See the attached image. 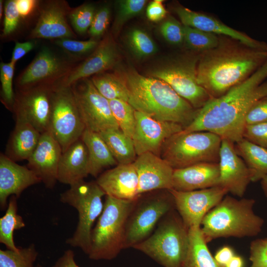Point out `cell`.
<instances>
[{"mask_svg":"<svg viewBox=\"0 0 267 267\" xmlns=\"http://www.w3.org/2000/svg\"><path fill=\"white\" fill-rule=\"evenodd\" d=\"M267 61L252 76L198 110L184 133L209 132L234 143L241 140L246 115L259 99L267 95Z\"/></svg>","mask_w":267,"mask_h":267,"instance_id":"1","label":"cell"},{"mask_svg":"<svg viewBox=\"0 0 267 267\" xmlns=\"http://www.w3.org/2000/svg\"><path fill=\"white\" fill-rule=\"evenodd\" d=\"M214 48L202 52L197 68L198 84L212 98L219 97L245 81L267 61V51L219 35Z\"/></svg>","mask_w":267,"mask_h":267,"instance_id":"2","label":"cell"},{"mask_svg":"<svg viewBox=\"0 0 267 267\" xmlns=\"http://www.w3.org/2000/svg\"><path fill=\"white\" fill-rule=\"evenodd\" d=\"M123 79L129 92L128 102L135 110L159 121L179 124L184 128L196 117L199 109L164 81L144 76L133 69L125 72Z\"/></svg>","mask_w":267,"mask_h":267,"instance_id":"3","label":"cell"},{"mask_svg":"<svg viewBox=\"0 0 267 267\" xmlns=\"http://www.w3.org/2000/svg\"><path fill=\"white\" fill-rule=\"evenodd\" d=\"M255 203L253 199L225 196L202 221L200 227L207 243L218 238L258 235L264 220L255 214Z\"/></svg>","mask_w":267,"mask_h":267,"instance_id":"4","label":"cell"},{"mask_svg":"<svg viewBox=\"0 0 267 267\" xmlns=\"http://www.w3.org/2000/svg\"><path fill=\"white\" fill-rule=\"evenodd\" d=\"M188 230L175 208L162 218L148 237L133 248L163 267H184L189 246Z\"/></svg>","mask_w":267,"mask_h":267,"instance_id":"5","label":"cell"},{"mask_svg":"<svg viewBox=\"0 0 267 267\" xmlns=\"http://www.w3.org/2000/svg\"><path fill=\"white\" fill-rule=\"evenodd\" d=\"M136 200L105 196L102 212L91 231L90 259L110 260L125 249L127 222Z\"/></svg>","mask_w":267,"mask_h":267,"instance_id":"6","label":"cell"},{"mask_svg":"<svg viewBox=\"0 0 267 267\" xmlns=\"http://www.w3.org/2000/svg\"><path fill=\"white\" fill-rule=\"evenodd\" d=\"M104 192L96 181L81 180L60 194L61 202L74 208L78 213V222L73 235L66 242L81 249L88 255L90 247L91 234L94 222L102 212Z\"/></svg>","mask_w":267,"mask_h":267,"instance_id":"7","label":"cell"},{"mask_svg":"<svg viewBox=\"0 0 267 267\" xmlns=\"http://www.w3.org/2000/svg\"><path fill=\"white\" fill-rule=\"evenodd\" d=\"M222 138L209 132H180L168 139L160 157L175 169L204 162L219 163Z\"/></svg>","mask_w":267,"mask_h":267,"instance_id":"8","label":"cell"},{"mask_svg":"<svg viewBox=\"0 0 267 267\" xmlns=\"http://www.w3.org/2000/svg\"><path fill=\"white\" fill-rule=\"evenodd\" d=\"M175 208L169 190H158L141 194L128 217L125 249L133 248L148 237L162 218Z\"/></svg>","mask_w":267,"mask_h":267,"instance_id":"9","label":"cell"},{"mask_svg":"<svg viewBox=\"0 0 267 267\" xmlns=\"http://www.w3.org/2000/svg\"><path fill=\"white\" fill-rule=\"evenodd\" d=\"M200 53L193 51L180 55L150 73L151 77L168 84L196 109L201 108L212 98L197 82V68Z\"/></svg>","mask_w":267,"mask_h":267,"instance_id":"10","label":"cell"},{"mask_svg":"<svg viewBox=\"0 0 267 267\" xmlns=\"http://www.w3.org/2000/svg\"><path fill=\"white\" fill-rule=\"evenodd\" d=\"M85 130L72 87L56 85L48 132L60 144L63 152L81 138Z\"/></svg>","mask_w":267,"mask_h":267,"instance_id":"11","label":"cell"},{"mask_svg":"<svg viewBox=\"0 0 267 267\" xmlns=\"http://www.w3.org/2000/svg\"><path fill=\"white\" fill-rule=\"evenodd\" d=\"M71 87L86 129L97 133L120 129L109 100L98 92L91 80L81 79Z\"/></svg>","mask_w":267,"mask_h":267,"instance_id":"12","label":"cell"},{"mask_svg":"<svg viewBox=\"0 0 267 267\" xmlns=\"http://www.w3.org/2000/svg\"><path fill=\"white\" fill-rule=\"evenodd\" d=\"M56 85L18 89L12 107L16 121L30 124L41 134L48 132Z\"/></svg>","mask_w":267,"mask_h":267,"instance_id":"13","label":"cell"},{"mask_svg":"<svg viewBox=\"0 0 267 267\" xmlns=\"http://www.w3.org/2000/svg\"><path fill=\"white\" fill-rule=\"evenodd\" d=\"M169 190L173 197L176 210L188 229L200 226L206 214L228 193L219 186L189 191Z\"/></svg>","mask_w":267,"mask_h":267,"instance_id":"14","label":"cell"},{"mask_svg":"<svg viewBox=\"0 0 267 267\" xmlns=\"http://www.w3.org/2000/svg\"><path fill=\"white\" fill-rule=\"evenodd\" d=\"M73 67L49 49L44 48L18 76L19 89L58 84Z\"/></svg>","mask_w":267,"mask_h":267,"instance_id":"15","label":"cell"},{"mask_svg":"<svg viewBox=\"0 0 267 267\" xmlns=\"http://www.w3.org/2000/svg\"><path fill=\"white\" fill-rule=\"evenodd\" d=\"M135 117L132 140L137 156L150 152L160 156L166 141L184 129L179 124L159 121L136 110Z\"/></svg>","mask_w":267,"mask_h":267,"instance_id":"16","label":"cell"},{"mask_svg":"<svg viewBox=\"0 0 267 267\" xmlns=\"http://www.w3.org/2000/svg\"><path fill=\"white\" fill-rule=\"evenodd\" d=\"M235 143L222 139L219 155L220 176L217 186L239 197L245 193L252 181L251 173L243 159L237 154Z\"/></svg>","mask_w":267,"mask_h":267,"instance_id":"17","label":"cell"},{"mask_svg":"<svg viewBox=\"0 0 267 267\" xmlns=\"http://www.w3.org/2000/svg\"><path fill=\"white\" fill-rule=\"evenodd\" d=\"M71 8L65 0H49L40 9L38 21L29 38L63 39L75 38L67 17Z\"/></svg>","mask_w":267,"mask_h":267,"instance_id":"18","label":"cell"},{"mask_svg":"<svg viewBox=\"0 0 267 267\" xmlns=\"http://www.w3.org/2000/svg\"><path fill=\"white\" fill-rule=\"evenodd\" d=\"M138 179V194L173 188L174 169L161 157L147 152L133 163Z\"/></svg>","mask_w":267,"mask_h":267,"instance_id":"19","label":"cell"},{"mask_svg":"<svg viewBox=\"0 0 267 267\" xmlns=\"http://www.w3.org/2000/svg\"><path fill=\"white\" fill-rule=\"evenodd\" d=\"M62 149L49 132L42 134L39 143L28 159L27 167L40 178L46 188L52 189L57 181Z\"/></svg>","mask_w":267,"mask_h":267,"instance_id":"20","label":"cell"},{"mask_svg":"<svg viewBox=\"0 0 267 267\" xmlns=\"http://www.w3.org/2000/svg\"><path fill=\"white\" fill-rule=\"evenodd\" d=\"M174 9L184 26L217 35L229 37L252 47L267 51V44L265 42L256 40L245 33L230 27L214 17L191 10L179 4H176Z\"/></svg>","mask_w":267,"mask_h":267,"instance_id":"21","label":"cell"},{"mask_svg":"<svg viewBox=\"0 0 267 267\" xmlns=\"http://www.w3.org/2000/svg\"><path fill=\"white\" fill-rule=\"evenodd\" d=\"M42 182L36 174L27 167L18 165L5 154L0 155V207L6 209L8 198H19L28 187Z\"/></svg>","mask_w":267,"mask_h":267,"instance_id":"22","label":"cell"},{"mask_svg":"<svg viewBox=\"0 0 267 267\" xmlns=\"http://www.w3.org/2000/svg\"><path fill=\"white\" fill-rule=\"evenodd\" d=\"M96 181L107 196L130 201L140 196L138 176L133 163L118 164L100 174Z\"/></svg>","mask_w":267,"mask_h":267,"instance_id":"23","label":"cell"},{"mask_svg":"<svg viewBox=\"0 0 267 267\" xmlns=\"http://www.w3.org/2000/svg\"><path fill=\"white\" fill-rule=\"evenodd\" d=\"M118 53L113 41L106 38L98 45L93 53L80 65L73 67L60 83L70 87L77 81L102 73L117 63Z\"/></svg>","mask_w":267,"mask_h":267,"instance_id":"24","label":"cell"},{"mask_svg":"<svg viewBox=\"0 0 267 267\" xmlns=\"http://www.w3.org/2000/svg\"><path fill=\"white\" fill-rule=\"evenodd\" d=\"M220 176L219 163L204 162L175 169L172 189L189 191L218 185Z\"/></svg>","mask_w":267,"mask_h":267,"instance_id":"25","label":"cell"},{"mask_svg":"<svg viewBox=\"0 0 267 267\" xmlns=\"http://www.w3.org/2000/svg\"><path fill=\"white\" fill-rule=\"evenodd\" d=\"M89 175V153L81 137L62 152L58 168L57 181L71 186L84 180Z\"/></svg>","mask_w":267,"mask_h":267,"instance_id":"26","label":"cell"},{"mask_svg":"<svg viewBox=\"0 0 267 267\" xmlns=\"http://www.w3.org/2000/svg\"><path fill=\"white\" fill-rule=\"evenodd\" d=\"M42 134L30 124L16 121L7 144L5 155L16 162L28 160L36 148Z\"/></svg>","mask_w":267,"mask_h":267,"instance_id":"27","label":"cell"},{"mask_svg":"<svg viewBox=\"0 0 267 267\" xmlns=\"http://www.w3.org/2000/svg\"><path fill=\"white\" fill-rule=\"evenodd\" d=\"M82 139L88 151L89 175L98 177L104 169L118 165L98 133L86 129Z\"/></svg>","mask_w":267,"mask_h":267,"instance_id":"28","label":"cell"},{"mask_svg":"<svg viewBox=\"0 0 267 267\" xmlns=\"http://www.w3.org/2000/svg\"><path fill=\"white\" fill-rule=\"evenodd\" d=\"M237 154L249 169L252 181L261 180L267 175V149L243 138L235 143Z\"/></svg>","mask_w":267,"mask_h":267,"instance_id":"29","label":"cell"},{"mask_svg":"<svg viewBox=\"0 0 267 267\" xmlns=\"http://www.w3.org/2000/svg\"><path fill=\"white\" fill-rule=\"evenodd\" d=\"M189 246L184 267H223L211 253L200 226L189 228Z\"/></svg>","mask_w":267,"mask_h":267,"instance_id":"30","label":"cell"},{"mask_svg":"<svg viewBox=\"0 0 267 267\" xmlns=\"http://www.w3.org/2000/svg\"><path fill=\"white\" fill-rule=\"evenodd\" d=\"M118 164L133 163L137 155L131 138L120 129H110L100 133Z\"/></svg>","mask_w":267,"mask_h":267,"instance_id":"31","label":"cell"},{"mask_svg":"<svg viewBox=\"0 0 267 267\" xmlns=\"http://www.w3.org/2000/svg\"><path fill=\"white\" fill-rule=\"evenodd\" d=\"M17 199L14 195L10 197L5 213L0 218V242L14 251L19 249L14 241V231L25 226L23 218L17 213Z\"/></svg>","mask_w":267,"mask_h":267,"instance_id":"32","label":"cell"},{"mask_svg":"<svg viewBox=\"0 0 267 267\" xmlns=\"http://www.w3.org/2000/svg\"><path fill=\"white\" fill-rule=\"evenodd\" d=\"M91 81L98 92L108 100L120 99L128 102L129 92L124 79L113 74H99Z\"/></svg>","mask_w":267,"mask_h":267,"instance_id":"33","label":"cell"},{"mask_svg":"<svg viewBox=\"0 0 267 267\" xmlns=\"http://www.w3.org/2000/svg\"><path fill=\"white\" fill-rule=\"evenodd\" d=\"M38 252L34 244L17 251L0 250V267H36Z\"/></svg>","mask_w":267,"mask_h":267,"instance_id":"34","label":"cell"},{"mask_svg":"<svg viewBox=\"0 0 267 267\" xmlns=\"http://www.w3.org/2000/svg\"><path fill=\"white\" fill-rule=\"evenodd\" d=\"M112 114L120 129L132 139L135 125V110L128 102L115 99L109 100Z\"/></svg>","mask_w":267,"mask_h":267,"instance_id":"35","label":"cell"},{"mask_svg":"<svg viewBox=\"0 0 267 267\" xmlns=\"http://www.w3.org/2000/svg\"><path fill=\"white\" fill-rule=\"evenodd\" d=\"M184 42L193 51L202 53L215 47L219 35L183 25Z\"/></svg>","mask_w":267,"mask_h":267,"instance_id":"36","label":"cell"},{"mask_svg":"<svg viewBox=\"0 0 267 267\" xmlns=\"http://www.w3.org/2000/svg\"><path fill=\"white\" fill-rule=\"evenodd\" d=\"M129 44L133 52L139 57L153 54L156 51V45L151 37L144 31L135 29L129 34Z\"/></svg>","mask_w":267,"mask_h":267,"instance_id":"37","label":"cell"},{"mask_svg":"<svg viewBox=\"0 0 267 267\" xmlns=\"http://www.w3.org/2000/svg\"><path fill=\"white\" fill-rule=\"evenodd\" d=\"M95 7L91 4H84L71 9L68 17L77 33L84 34L89 30L95 15Z\"/></svg>","mask_w":267,"mask_h":267,"instance_id":"38","label":"cell"},{"mask_svg":"<svg viewBox=\"0 0 267 267\" xmlns=\"http://www.w3.org/2000/svg\"><path fill=\"white\" fill-rule=\"evenodd\" d=\"M15 65L10 61L8 63L1 62L0 64L2 102L11 110H12L15 95L13 89Z\"/></svg>","mask_w":267,"mask_h":267,"instance_id":"39","label":"cell"},{"mask_svg":"<svg viewBox=\"0 0 267 267\" xmlns=\"http://www.w3.org/2000/svg\"><path fill=\"white\" fill-rule=\"evenodd\" d=\"M145 0H123L118 2V10L113 25V30L117 33L130 18L138 14L143 9Z\"/></svg>","mask_w":267,"mask_h":267,"instance_id":"40","label":"cell"},{"mask_svg":"<svg viewBox=\"0 0 267 267\" xmlns=\"http://www.w3.org/2000/svg\"><path fill=\"white\" fill-rule=\"evenodd\" d=\"M160 31L166 41L172 44H180L184 42L183 25L173 17L164 21Z\"/></svg>","mask_w":267,"mask_h":267,"instance_id":"41","label":"cell"},{"mask_svg":"<svg viewBox=\"0 0 267 267\" xmlns=\"http://www.w3.org/2000/svg\"><path fill=\"white\" fill-rule=\"evenodd\" d=\"M56 44L65 51L75 55H82L95 49L99 43L94 39L77 41L69 39L57 40Z\"/></svg>","mask_w":267,"mask_h":267,"instance_id":"42","label":"cell"},{"mask_svg":"<svg viewBox=\"0 0 267 267\" xmlns=\"http://www.w3.org/2000/svg\"><path fill=\"white\" fill-rule=\"evenodd\" d=\"M2 36L7 37L17 29L21 19L17 7L16 0H9L5 2Z\"/></svg>","mask_w":267,"mask_h":267,"instance_id":"43","label":"cell"},{"mask_svg":"<svg viewBox=\"0 0 267 267\" xmlns=\"http://www.w3.org/2000/svg\"><path fill=\"white\" fill-rule=\"evenodd\" d=\"M249 267H267V237L253 240L250 246Z\"/></svg>","mask_w":267,"mask_h":267,"instance_id":"44","label":"cell"},{"mask_svg":"<svg viewBox=\"0 0 267 267\" xmlns=\"http://www.w3.org/2000/svg\"><path fill=\"white\" fill-rule=\"evenodd\" d=\"M243 137L267 149V122L245 125Z\"/></svg>","mask_w":267,"mask_h":267,"instance_id":"45","label":"cell"},{"mask_svg":"<svg viewBox=\"0 0 267 267\" xmlns=\"http://www.w3.org/2000/svg\"><path fill=\"white\" fill-rule=\"evenodd\" d=\"M110 9L107 5L101 7L95 12L91 25L89 30V34L93 38L101 36L107 29L110 20Z\"/></svg>","mask_w":267,"mask_h":267,"instance_id":"46","label":"cell"},{"mask_svg":"<svg viewBox=\"0 0 267 267\" xmlns=\"http://www.w3.org/2000/svg\"><path fill=\"white\" fill-rule=\"evenodd\" d=\"M245 125L267 122V95L254 103L245 117Z\"/></svg>","mask_w":267,"mask_h":267,"instance_id":"47","label":"cell"},{"mask_svg":"<svg viewBox=\"0 0 267 267\" xmlns=\"http://www.w3.org/2000/svg\"><path fill=\"white\" fill-rule=\"evenodd\" d=\"M163 1L162 0H154L149 4L146 8V16L149 20L158 22L166 16L167 11Z\"/></svg>","mask_w":267,"mask_h":267,"instance_id":"48","label":"cell"},{"mask_svg":"<svg viewBox=\"0 0 267 267\" xmlns=\"http://www.w3.org/2000/svg\"><path fill=\"white\" fill-rule=\"evenodd\" d=\"M17 7L21 19L30 17L39 5L37 0H16Z\"/></svg>","mask_w":267,"mask_h":267,"instance_id":"49","label":"cell"},{"mask_svg":"<svg viewBox=\"0 0 267 267\" xmlns=\"http://www.w3.org/2000/svg\"><path fill=\"white\" fill-rule=\"evenodd\" d=\"M35 45L33 41L16 42L12 53L10 62L15 64L18 60L31 51Z\"/></svg>","mask_w":267,"mask_h":267,"instance_id":"50","label":"cell"},{"mask_svg":"<svg viewBox=\"0 0 267 267\" xmlns=\"http://www.w3.org/2000/svg\"><path fill=\"white\" fill-rule=\"evenodd\" d=\"M51 267H79L75 260L74 252L71 249L65 251Z\"/></svg>","mask_w":267,"mask_h":267,"instance_id":"51","label":"cell"},{"mask_svg":"<svg viewBox=\"0 0 267 267\" xmlns=\"http://www.w3.org/2000/svg\"><path fill=\"white\" fill-rule=\"evenodd\" d=\"M235 255L231 247L224 246L216 252L214 258L219 265L224 267Z\"/></svg>","mask_w":267,"mask_h":267,"instance_id":"52","label":"cell"},{"mask_svg":"<svg viewBox=\"0 0 267 267\" xmlns=\"http://www.w3.org/2000/svg\"><path fill=\"white\" fill-rule=\"evenodd\" d=\"M224 267H244V261L241 256L235 255Z\"/></svg>","mask_w":267,"mask_h":267,"instance_id":"53","label":"cell"},{"mask_svg":"<svg viewBox=\"0 0 267 267\" xmlns=\"http://www.w3.org/2000/svg\"><path fill=\"white\" fill-rule=\"evenodd\" d=\"M260 181L262 190L265 195L267 198V175L264 177Z\"/></svg>","mask_w":267,"mask_h":267,"instance_id":"54","label":"cell"},{"mask_svg":"<svg viewBox=\"0 0 267 267\" xmlns=\"http://www.w3.org/2000/svg\"><path fill=\"white\" fill-rule=\"evenodd\" d=\"M3 1L0 0V18L1 19L3 14Z\"/></svg>","mask_w":267,"mask_h":267,"instance_id":"55","label":"cell"},{"mask_svg":"<svg viewBox=\"0 0 267 267\" xmlns=\"http://www.w3.org/2000/svg\"><path fill=\"white\" fill-rule=\"evenodd\" d=\"M36 267H42V266L40 264H38V265H36Z\"/></svg>","mask_w":267,"mask_h":267,"instance_id":"56","label":"cell"}]
</instances>
